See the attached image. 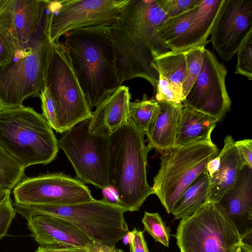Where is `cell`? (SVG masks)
Returning <instances> with one entry per match:
<instances>
[{"label": "cell", "instance_id": "6da1fadb", "mask_svg": "<svg viewBox=\"0 0 252 252\" xmlns=\"http://www.w3.org/2000/svg\"><path fill=\"white\" fill-rule=\"evenodd\" d=\"M168 18L158 0H131L109 26L120 86L125 81L142 78L156 92L158 74L153 67L154 59L169 51L158 38L156 30Z\"/></svg>", "mask_w": 252, "mask_h": 252}, {"label": "cell", "instance_id": "7a4b0ae2", "mask_svg": "<svg viewBox=\"0 0 252 252\" xmlns=\"http://www.w3.org/2000/svg\"><path fill=\"white\" fill-rule=\"evenodd\" d=\"M64 36L66 56L92 109L120 86L115 73L109 26L79 29Z\"/></svg>", "mask_w": 252, "mask_h": 252}, {"label": "cell", "instance_id": "3957f363", "mask_svg": "<svg viewBox=\"0 0 252 252\" xmlns=\"http://www.w3.org/2000/svg\"><path fill=\"white\" fill-rule=\"evenodd\" d=\"M145 134L127 119L108 137V175L109 187L115 190L117 202L127 211H138L152 194L147 178L148 154Z\"/></svg>", "mask_w": 252, "mask_h": 252}, {"label": "cell", "instance_id": "277c9868", "mask_svg": "<svg viewBox=\"0 0 252 252\" xmlns=\"http://www.w3.org/2000/svg\"><path fill=\"white\" fill-rule=\"evenodd\" d=\"M0 147L25 168L50 163L59 149L42 114L23 105L0 106Z\"/></svg>", "mask_w": 252, "mask_h": 252}, {"label": "cell", "instance_id": "5b68a950", "mask_svg": "<svg viewBox=\"0 0 252 252\" xmlns=\"http://www.w3.org/2000/svg\"><path fill=\"white\" fill-rule=\"evenodd\" d=\"M18 213L27 219L46 215L63 219L85 233L92 241L116 246L129 232L124 218L127 211L106 197L69 205L23 204L12 201Z\"/></svg>", "mask_w": 252, "mask_h": 252}, {"label": "cell", "instance_id": "8992f818", "mask_svg": "<svg viewBox=\"0 0 252 252\" xmlns=\"http://www.w3.org/2000/svg\"><path fill=\"white\" fill-rule=\"evenodd\" d=\"M52 45L45 21L32 40L0 66V106L23 105L27 98L39 96Z\"/></svg>", "mask_w": 252, "mask_h": 252}, {"label": "cell", "instance_id": "52a82bcc", "mask_svg": "<svg viewBox=\"0 0 252 252\" xmlns=\"http://www.w3.org/2000/svg\"><path fill=\"white\" fill-rule=\"evenodd\" d=\"M219 149L211 138L174 147L161 153L159 170L154 178L156 194L168 214L185 189L206 170Z\"/></svg>", "mask_w": 252, "mask_h": 252}, {"label": "cell", "instance_id": "ba28073f", "mask_svg": "<svg viewBox=\"0 0 252 252\" xmlns=\"http://www.w3.org/2000/svg\"><path fill=\"white\" fill-rule=\"evenodd\" d=\"M175 237L180 252H237L242 243L219 202L210 201L181 219Z\"/></svg>", "mask_w": 252, "mask_h": 252}, {"label": "cell", "instance_id": "9c48e42d", "mask_svg": "<svg viewBox=\"0 0 252 252\" xmlns=\"http://www.w3.org/2000/svg\"><path fill=\"white\" fill-rule=\"evenodd\" d=\"M44 82L55 104L58 133L61 134L92 117V111L66 56L63 43L59 41L52 43Z\"/></svg>", "mask_w": 252, "mask_h": 252}, {"label": "cell", "instance_id": "30bf717a", "mask_svg": "<svg viewBox=\"0 0 252 252\" xmlns=\"http://www.w3.org/2000/svg\"><path fill=\"white\" fill-rule=\"evenodd\" d=\"M90 120L61 133L58 147L70 161L79 180L103 190L109 188L108 137L90 134Z\"/></svg>", "mask_w": 252, "mask_h": 252}, {"label": "cell", "instance_id": "8fae6325", "mask_svg": "<svg viewBox=\"0 0 252 252\" xmlns=\"http://www.w3.org/2000/svg\"><path fill=\"white\" fill-rule=\"evenodd\" d=\"M131 0H49V38L52 43L71 31L111 26Z\"/></svg>", "mask_w": 252, "mask_h": 252}, {"label": "cell", "instance_id": "7c38bea8", "mask_svg": "<svg viewBox=\"0 0 252 252\" xmlns=\"http://www.w3.org/2000/svg\"><path fill=\"white\" fill-rule=\"evenodd\" d=\"M13 194L15 202L23 204L69 205L94 199L84 183L63 172L24 178Z\"/></svg>", "mask_w": 252, "mask_h": 252}, {"label": "cell", "instance_id": "4fadbf2b", "mask_svg": "<svg viewBox=\"0 0 252 252\" xmlns=\"http://www.w3.org/2000/svg\"><path fill=\"white\" fill-rule=\"evenodd\" d=\"M226 74L225 66L206 49L200 73L182 104L221 121L231 105L225 86Z\"/></svg>", "mask_w": 252, "mask_h": 252}, {"label": "cell", "instance_id": "5bb4252c", "mask_svg": "<svg viewBox=\"0 0 252 252\" xmlns=\"http://www.w3.org/2000/svg\"><path fill=\"white\" fill-rule=\"evenodd\" d=\"M252 32V0H223L209 42L224 61L230 60Z\"/></svg>", "mask_w": 252, "mask_h": 252}, {"label": "cell", "instance_id": "9a60e30c", "mask_svg": "<svg viewBox=\"0 0 252 252\" xmlns=\"http://www.w3.org/2000/svg\"><path fill=\"white\" fill-rule=\"evenodd\" d=\"M26 220L32 237L41 246L85 248L93 241L71 223L58 217L33 215Z\"/></svg>", "mask_w": 252, "mask_h": 252}, {"label": "cell", "instance_id": "2e32d148", "mask_svg": "<svg viewBox=\"0 0 252 252\" xmlns=\"http://www.w3.org/2000/svg\"><path fill=\"white\" fill-rule=\"evenodd\" d=\"M242 239L252 232V168L245 166L219 201Z\"/></svg>", "mask_w": 252, "mask_h": 252}, {"label": "cell", "instance_id": "e0dca14e", "mask_svg": "<svg viewBox=\"0 0 252 252\" xmlns=\"http://www.w3.org/2000/svg\"><path fill=\"white\" fill-rule=\"evenodd\" d=\"M130 98L129 88L124 85L108 95L92 112L90 134L108 137L122 127L127 121Z\"/></svg>", "mask_w": 252, "mask_h": 252}, {"label": "cell", "instance_id": "ac0fdd59", "mask_svg": "<svg viewBox=\"0 0 252 252\" xmlns=\"http://www.w3.org/2000/svg\"><path fill=\"white\" fill-rule=\"evenodd\" d=\"M48 0H8L5 7L17 49L32 40L44 25Z\"/></svg>", "mask_w": 252, "mask_h": 252}, {"label": "cell", "instance_id": "d6986e66", "mask_svg": "<svg viewBox=\"0 0 252 252\" xmlns=\"http://www.w3.org/2000/svg\"><path fill=\"white\" fill-rule=\"evenodd\" d=\"M157 102L158 109L144 134L150 150L161 153L175 146L182 104Z\"/></svg>", "mask_w": 252, "mask_h": 252}, {"label": "cell", "instance_id": "ffe728a7", "mask_svg": "<svg viewBox=\"0 0 252 252\" xmlns=\"http://www.w3.org/2000/svg\"><path fill=\"white\" fill-rule=\"evenodd\" d=\"M220 166L209 179V201L218 202L233 186L245 167L241 156L231 135L226 136L219 153Z\"/></svg>", "mask_w": 252, "mask_h": 252}, {"label": "cell", "instance_id": "44dd1931", "mask_svg": "<svg viewBox=\"0 0 252 252\" xmlns=\"http://www.w3.org/2000/svg\"><path fill=\"white\" fill-rule=\"evenodd\" d=\"M222 1L201 0L189 28L180 37L174 50H184L210 42L207 39Z\"/></svg>", "mask_w": 252, "mask_h": 252}, {"label": "cell", "instance_id": "7402d4cb", "mask_svg": "<svg viewBox=\"0 0 252 252\" xmlns=\"http://www.w3.org/2000/svg\"><path fill=\"white\" fill-rule=\"evenodd\" d=\"M218 122L215 118L182 104L175 146L211 138Z\"/></svg>", "mask_w": 252, "mask_h": 252}, {"label": "cell", "instance_id": "603a6c76", "mask_svg": "<svg viewBox=\"0 0 252 252\" xmlns=\"http://www.w3.org/2000/svg\"><path fill=\"white\" fill-rule=\"evenodd\" d=\"M209 179L205 171L185 189L175 204L171 212L175 219L181 220L192 215L209 202Z\"/></svg>", "mask_w": 252, "mask_h": 252}, {"label": "cell", "instance_id": "cb8c5ba5", "mask_svg": "<svg viewBox=\"0 0 252 252\" xmlns=\"http://www.w3.org/2000/svg\"><path fill=\"white\" fill-rule=\"evenodd\" d=\"M153 67L168 81L182 103V84L186 69L184 50H169L159 55L155 58Z\"/></svg>", "mask_w": 252, "mask_h": 252}, {"label": "cell", "instance_id": "d4e9b609", "mask_svg": "<svg viewBox=\"0 0 252 252\" xmlns=\"http://www.w3.org/2000/svg\"><path fill=\"white\" fill-rule=\"evenodd\" d=\"M194 7L174 17L168 18L156 30L158 39L169 50H174L180 37L189 28L200 2Z\"/></svg>", "mask_w": 252, "mask_h": 252}, {"label": "cell", "instance_id": "484cf974", "mask_svg": "<svg viewBox=\"0 0 252 252\" xmlns=\"http://www.w3.org/2000/svg\"><path fill=\"white\" fill-rule=\"evenodd\" d=\"M206 45L202 44L184 50L186 69L182 84V102L200 73L204 61Z\"/></svg>", "mask_w": 252, "mask_h": 252}, {"label": "cell", "instance_id": "4316f807", "mask_svg": "<svg viewBox=\"0 0 252 252\" xmlns=\"http://www.w3.org/2000/svg\"><path fill=\"white\" fill-rule=\"evenodd\" d=\"M25 168L0 147V189L11 190L23 179Z\"/></svg>", "mask_w": 252, "mask_h": 252}, {"label": "cell", "instance_id": "83f0119b", "mask_svg": "<svg viewBox=\"0 0 252 252\" xmlns=\"http://www.w3.org/2000/svg\"><path fill=\"white\" fill-rule=\"evenodd\" d=\"M158 107L156 100L149 99L144 94L142 99L129 102L127 119L144 133Z\"/></svg>", "mask_w": 252, "mask_h": 252}, {"label": "cell", "instance_id": "f1b7e54d", "mask_svg": "<svg viewBox=\"0 0 252 252\" xmlns=\"http://www.w3.org/2000/svg\"><path fill=\"white\" fill-rule=\"evenodd\" d=\"M17 50L11 33V24L4 5L0 10V66L9 61Z\"/></svg>", "mask_w": 252, "mask_h": 252}, {"label": "cell", "instance_id": "f546056e", "mask_svg": "<svg viewBox=\"0 0 252 252\" xmlns=\"http://www.w3.org/2000/svg\"><path fill=\"white\" fill-rule=\"evenodd\" d=\"M145 230L155 239L166 247H169L170 230L158 213L145 211L142 219Z\"/></svg>", "mask_w": 252, "mask_h": 252}, {"label": "cell", "instance_id": "4dcf8cb0", "mask_svg": "<svg viewBox=\"0 0 252 252\" xmlns=\"http://www.w3.org/2000/svg\"><path fill=\"white\" fill-rule=\"evenodd\" d=\"M235 74L252 79V32L247 37L238 51Z\"/></svg>", "mask_w": 252, "mask_h": 252}, {"label": "cell", "instance_id": "1f68e13d", "mask_svg": "<svg viewBox=\"0 0 252 252\" xmlns=\"http://www.w3.org/2000/svg\"><path fill=\"white\" fill-rule=\"evenodd\" d=\"M200 0H158L168 18L179 15L195 6Z\"/></svg>", "mask_w": 252, "mask_h": 252}, {"label": "cell", "instance_id": "d6a6232c", "mask_svg": "<svg viewBox=\"0 0 252 252\" xmlns=\"http://www.w3.org/2000/svg\"><path fill=\"white\" fill-rule=\"evenodd\" d=\"M39 97L41 101L42 115L46 120L52 129L57 132L58 125L55 104L50 92L45 86Z\"/></svg>", "mask_w": 252, "mask_h": 252}, {"label": "cell", "instance_id": "836d02e7", "mask_svg": "<svg viewBox=\"0 0 252 252\" xmlns=\"http://www.w3.org/2000/svg\"><path fill=\"white\" fill-rule=\"evenodd\" d=\"M16 214L12 201L9 197L0 205V240L7 235Z\"/></svg>", "mask_w": 252, "mask_h": 252}, {"label": "cell", "instance_id": "e575fe53", "mask_svg": "<svg viewBox=\"0 0 252 252\" xmlns=\"http://www.w3.org/2000/svg\"><path fill=\"white\" fill-rule=\"evenodd\" d=\"M156 92V98L157 101L164 100L176 104H182L168 81L160 75H158Z\"/></svg>", "mask_w": 252, "mask_h": 252}, {"label": "cell", "instance_id": "d590c367", "mask_svg": "<svg viewBox=\"0 0 252 252\" xmlns=\"http://www.w3.org/2000/svg\"><path fill=\"white\" fill-rule=\"evenodd\" d=\"M129 232L130 252H149L143 232L134 228Z\"/></svg>", "mask_w": 252, "mask_h": 252}, {"label": "cell", "instance_id": "8d00e7d4", "mask_svg": "<svg viewBox=\"0 0 252 252\" xmlns=\"http://www.w3.org/2000/svg\"><path fill=\"white\" fill-rule=\"evenodd\" d=\"M235 145L241 156L244 166L252 168V140L244 139L235 141Z\"/></svg>", "mask_w": 252, "mask_h": 252}, {"label": "cell", "instance_id": "74e56055", "mask_svg": "<svg viewBox=\"0 0 252 252\" xmlns=\"http://www.w3.org/2000/svg\"><path fill=\"white\" fill-rule=\"evenodd\" d=\"M34 252H86L85 248L59 246H39Z\"/></svg>", "mask_w": 252, "mask_h": 252}, {"label": "cell", "instance_id": "f35d334b", "mask_svg": "<svg viewBox=\"0 0 252 252\" xmlns=\"http://www.w3.org/2000/svg\"><path fill=\"white\" fill-rule=\"evenodd\" d=\"M85 249L86 252H120L116 246L110 247L94 241L88 244Z\"/></svg>", "mask_w": 252, "mask_h": 252}, {"label": "cell", "instance_id": "ab89813d", "mask_svg": "<svg viewBox=\"0 0 252 252\" xmlns=\"http://www.w3.org/2000/svg\"><path fill=\"white\" fill-rule=\"evenodd\" d=\"M220 166V158L218 155L212 158L207 163L206 172L210 178L215 174L219 170Z\"/></svg>", "mask_w": 252, "mask_h": 252}, {"label": "cell", "instance_id": "60d3db41", "mask_svg": "<svg viewBox=\"0 0 252 252\" xmlns=\"http://www.w3.org/2000/svg\"><path fill=\"white\" fill-rule=\"evenodd\" d=\"M11 190L0 189V205L9 197Z\"/></svg>", "mask_w": 252, "mask_h": 252}, {"label": "cell", "instance_id": "b9f144b4", "mask_svg": "<svg viewBox=\"0 0 252 252\" xmlns=\"http://www.w3.org/2000/svg\"><path fill=\"white\" fill-rule=\"evenodd\" d=\"M240 251L241 252H252V245L242 241Z\"/></svg>", "mask_w": 252, "mask_h": 252}, {"label": "cell", "instance_id": "7bdbcfd3", "mask_svg": "<svg viewBox=\"0 0 252 252\" xmlns=\"http://www.w3.org/2000/svg\"><path fill=\"white\" fill-rule=\"evenodd\" d=\"M7 1L8 0H0V10L5 4Z\"/></svg>", "mask_w": 252, "mask_h": 252}, {"label": "cell", "instance_id": "ee69618b", "mask_svg": "<svg viewBox=\"0 0 252 252\" xmlns=\"http://www.w3.org/2000/svg\"><path fill=\"white\" fill-rule=\"evenodd\" d=\"M237 252H241V251H240V248L238 250Z\"/></svg>", "mask_w": 252, "mask_h": 252}, {"label": "cell", "instance_id": "f6af8a7d", "mask_svg": "<svg viewBox=\"0 0 252 252\" xmlns=\"http://www.w3.org/2000/svg\"><path fill=\"white\" fill-rule=\"evenodd\" d=\"M120 252H125V251H124L123 250H121V249H120Z\"/></svg>", "mask_w": 252, "mask_h": 252}, {"label": "cell", "instance_id": "bcb514c9", "mask_svg": "<svg viewBox=\"0 0 252 252\" xmlns=\"http://www.w3.org/2000/svg\"><path fill=\"white\" fill-rule=\"evenodd\" d=\"M163 252L162 251V252Z\"/></svg>", "mask_w": 252, "mask_h": 252}]
</instances>
